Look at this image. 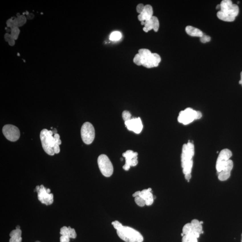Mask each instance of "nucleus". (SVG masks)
Instances as JSON below:
<instances>
[{
  "instance_id": "25",
  "label": "nucleus",
  "mask_w": 242,
  "mask_h": 242,
  "mask_svg": "<svg viewBox=\"0 0 242 242\" xmlns=\"http://www.w3.org/2000/svg\"><path fill=\"white\" fill-rule=\"evenodd\" d=\"M145 27L143 29V30L145 32H149V30L153 29V24L152 21V18L151 19L145 21Z\"/></svg>"
},
{
  "instance_id": "47",
  "label": "nucleus",
  "mask_w": 242,
  "mask_h": 242,
  "mask_svg": "<svg viewBox=\"0 0 242 242\" xmlns=\"http://www.w3.org/2000/svg\"><path fill=\"white\" fill-rule=\"evenodd\" d=\"M16 229H20V227H19V225H18V226L16 227Z\"/></svg>"
},
{
  "instance_id": "8",
  "label": "nucleus",
  "mask_w": 242,
  "mask_h": 242,
  "mask_svg": "<svg viewBox=\"0 0 242 242\" xmlns=\"http://www.w3.org/2000/svg\"><path fill=\"white\" fill-rule=\"evenodd\" d=\"M2 132L5 137L11 141H16L20 137L19 130L14 125L7 124L4 126Z\"/></svg>"
},
{
  "instance_id": "22",
  "label": "nucleus",
  "mask_w": 242,
  "mask_h": 242,
  "mask_svg": "<svg viewBox=\"0 0 242 242\" xmlns=\"http://www.w3.org/2000/svg\"><path fill=\"white\" fill-rule=\"evenodd\" d=\"M196 236L192 234L184 235L182 237V242H198Z\"/></svg>"
},
{
  "instance_id": "2",
  "label": "nucleus",
  "mask_w": 242,
  "mask_h": 242,
  "mask_svg": "<svg viewBox=\"0 0 242 242\" xmlns=\"http://www.w3.org/2000/svg\"><path fill=\"white\" fill-rule=\"evenodd\" d=\"M97 162L100 171L104 176L109 177L112 175L113 172V166L106 155L101 154L99 156L98 158Z\"/></svg>"
},
{
  "instance_id": "28",
  "label": "nucleus",
  "mask_w": 242,
  "mask_h": 242,
  "mask_svg": "<svg viewBox=\"0 0 242 242\" xmlns=\"http://www.w3.org/2000/svg\"><path fill=\"white\" fill-rule=\"evenodd\" d=\"M135 201L136 204L140 207H144L145 206L146 203L145 200L140 196H136L135 197Z\"/></svg>"
},
{
  "instance_id": "27",
  "label": "nucleus",
  "mask_w": 242,
  "mask_h": 242,
  "mask_svg": "<svg viewBox=\"0 0 242 242\" xmlns=\"http://www.w3.org/2000/svg\"><path fill=\"white\" fill-rule=\"evenodd\" d=\"M152 24H153V29L155 32L158 31L159 27V23L157 17L152 16Z\"/></svg>"
},
{
  "instance_id": "20",
  "label": "nucleus",
  "mask_w": 242,
  "mask_h": 242,
  "mask_svg": "<svg viewBox=\"0 0 242 242\" xmlns=\"http://www.w3.org/2000/svg\"><path fill=\"white\" fill-rule=\"evenodd\" d=\"M27 18L24 15H19L15 19H13V27H19L22 26L26 23Z\"/></svg>"
},
{
  "instance_id": "34",
  "label": "nucleus",
  "mask_w": 242,
  "mask_h": 242,
  "mask_svg": "<svg viewBox=\"0 0 242 242\" xmlns=\"http://www.w3.org/2000/svg\"><path fill=\"white\" fill-rule=\"evenodd\" d=\"M200 41L203 43H206V42H210V37L207 35H203L200 38Z\"/></svg>"
},
{
  "instance_id": "3",
  "label": "nucleus",
  "mask_w": 242,
  "mask_h": 242,
  "mask_svg": "<svg viewBox=\"0 0 242 242\" xmlns=\"http://www.w3.org/2000/svg\"><path fill=\"white\" fill-rule=\"evenodd\" d=\"M194 155V145L189 141L187 144H184L182 146L181 155L182 167V168L188 165H193L192 157Z\"/></svg>"
},
{
  "instance_id": "29",
  "label": "nucleus",
  "mask_w": 242,
  "mask_h": 242,
  "mask_svg": "<svg viewBox=\"0 0 242 242\" xmlns=\"http://www.w3.org/2000/svg\"><path fill=\"white\" fill-rule=\"evenodd\" d=\"M134 62L138 66H141L142 65L143 60L142 58L141 57V56L138 54L135 55V56L134 59H133Z\"/></svg>"
},
{
  "instance_id": "40",
  "label": "nucleus",
  "mask_w": 242,
  "mask_h": 242,
  "mask_svg": "<svg viewBox=\"0 0 242 242\" xmlns=\"http://www.w3.org/2000/svg\"><path fill=\"white\" fill-rule=\"evenodd\" d=\"M202 117V113L200 112V111H197V113H196V119H200Z\"/></svg>"
},
{
  "instance_id": "5",
  "label": "nucleus",
  "mask_w": 242,
  "mask_h": 242,
  "mask_svg": "<svg viewBox=\"0 0 242 242\" xmlns=\"http://www.w3.org/2000/svg\"><path fill=\"white\" fill-rule=\"evenodd\" d=\"M203 232L202 225L197 219L192 220L191 223L185 225L182 228V233L184 235L192 234L196 236L197 238H199L200 234H203Z\"/></svg>"
},
{
  "instance_id": "30",
  "label": "nucleus",
  "mask_w": 242,
  "mask_h": 242,
  "mask_svg": "<svg viewBox=\"0 0 242 242\" xmlns=\"http://www.w3.org/2000/svg\"><path fill=\"white\" fill-rule=\"evenodd\" d=\"M60 233V234L62 235L69 237V227H67L66 226H63L61 228Z\"/></svg>"
},
{
  "instance_id": "16",
  "label": "nucleus",
  "mask_w": 242,
  "mask_h": 242,
  "mask_svg": "<svg viewBox=\"0 0 242 242\" xmlns=\"http://www.w3.org/2000/svg\"><path fill=\"white\" fill-rule=\"evenodd\" d=\"M161 61V58L159 55L154 53L150 57L146 59L143 62L142 66L147 68L157 67Z\"/></svg>"
},
{
  "instance_id": "33",
  "label": "nucleus",
  "mask_w": 242,
  "mask_h": 242,
  "mask_svg": "<svg viewBox=\"0 0 242 242\" xmlns=\"http://www.w3.org/2000/svg\"><path fill=\"white\" fill-rule=\"evenodd\" d=\"M70 229L69 233V237L70 238H72V239H75L77 235L76 233V231L74 230V229L71 228L69 226Z\"/></svg>"
},
{
  "instance_id": "48",
  "label": "nucleus",
  "mask_w": 242,
  "mask_h": 242,
  "mask_svg": "<svg viewBox=\"0 0 242 242\" xmlns=\"http://www.w3.org/2000/svg\"><path fill=\"white\" fill-rule=\"evenodd\" d=\"M200 223L201 224H202L203 223V222L202 221H200Z\"/></svg>"
},
{
  "instance_id": "37",
  "label": "nucleus",
  "mask_w": 242,
  "mask_h": 242,
  "mask_svg": "<svg viewBox=\"0 0 242 242\" xmlns=\"http://www.w3.org/2000/svg\"><path fill=\"white\" fill-rule=\"evenodd\" d=\"M70 239L69 237L62 235L60 238V242H69Z\"/></svg>"
},
{
  "instance_id": "49",
  "label": "nucleus",
  "mask_w": 242,
  "mask_h": 242,
  "mask_svg": "<svg viewBox=\"0 0 242 242\" xmlns=\"http://www.w3.org/2000/svg\"><path fill=\"white\" fill-rule=\"evenodd\" d=\"M241 242H242V238H241Z\"/></svg>"
},
{
  "instance_id": "45",
  "label": "nucleus",
  "mask_w": 242,
  "mask_h": 242,
  "mask_svg": "<svg viewBox=\"0 0 242 242\" xmlns=\"http://www.w3.org/2000/svg\"><path fill=\"white\" fill-rule=\"evenodd\" d=\"M52 131L54 134H57V129H54V130H52Z\"/></svg>"
},
{
  "instance_id": "32",
  "label": "nucleus",
  "mask_w": 242,
  "mask_h": 242,
  "mask_svg": "<svg viewBox=\"0 0 242 242\" xmlns=\"http://www.w3.org/2000/svg\"><path fill=\"white\" fill-rule=\"evenodd\" d=\"M112 224L113 225L114 228L117 231L120 228H121L123 226V225L122 224V223H121L120 222H119L117 221H113L112 222Z\"/></svg>"
},
{
  "instance_id": "26",
  "label": "nucleus",
  "mask_w": 242,
  "mask_h": 242,
  "mask_svg": "<svg viewBox=\"0 0 242 242\" xmlns=\"http://www.w3.org/2000/svg\"><path fill=\"white\" fill-rule=\"evenodd\" d=\"M122 37V34L119 32H114L112 33L109 36V39L112 41L119 40Z\"/></svg>"
},
{
  "instance_id": "46",
  "label": "nucleus",
  "mask_w": 242,
  "mask_h": 242,
  "mask_svg": "<svg viewBox=\"0 0 242 242\" xmlns=\"http://www.w3.org/2000/svg\"><path fill=\"white\" fill-rule=\"evenodd\" d=\"M221 8V6H220V5H217L216 7V9H219Z\"/></svg>"
},
{
  "instance_id": "24",
  "label": "nucleus",
  "mask_w": 242,
  "mask_h": 242,
  "mask_svg": "<svg viewBox=\"0 0 242 242\" xmlns=\"http://www.w3.org/2000/svg\"><path fill=\"white\" fill-rule=\"evenodd\" d=\"M19 33H20V30L19 27H14L11 28V36L12 38L14 40H16L18 39Z\"/></svg>"
},
{
  "instance_id": "21",
  "label": "nucleus",
  "mask_w": 242,
  "mask_h": 242,
  "mask_svg": "<svg viewBox=\"0 0 242 242\" xmlns=\"http://www.w3.org/2000/svg\"><path fill=\"white\" fill-rule=\"evenodd\" d=\"M217 17L221 20L225 22H233L235 20V18L230 17L227 15L224 14L220 11L217 13Z\"/></svg>"
},
{
  "instance_id": "9",
  "label": "nucleus",
  "mask_w": 242,
  "mask_h": 242,
  "mask_svg": "<svg viewBox=\"0 0 242 242\" xmlns=\"http://www.w3.org/2000/svg\"><path fill=\"white\" fill-rule=\"evenodd\" d=\"M50 135H52L49 134L47 129H44L40 131V138L43 149L45 152L50 156H53L55 153L54 149L51 146Z\"/></svg>"
},
{
  "instance_id": "41",
  "label": "nucleus",
  "mask_w": 242,
  "mask_h": 242,
  "mask_svg": "<svg viewBox=\"0 0 242 242\" xmlns=\"http://www.w3.org/2000/svg\"><path fill=\"white\" fill-rule=\"evenodd\" d=\"M191 177H192L191 174H185V178L188 181V182L189 181V180L191 179Z\"/></svg>"
},
{
  "instance_id": "18",
  "label": "nucleus",
  "mask_w": 242,
  "mask_h": 242,
  "mask_svg": "<svg viewBox=\"0 0 242 242\" xmlns=\"http://www.w3.org/2000/svg\"><path fill=\"white\" fill-rule=\"evenodd\" d=\"M186 32L188 35L192 36L199 37L200 38L204 35L200 30L191 26H188L186 27Z\"/></svg>"
},
{
  "instance_id": "4",
  "label": "nucleus",
  "mask_w": 242,
  "mask_h": 242,
  "mask_svg": "<svg viewBox=\"0 0 242 242\" xmlns=\"http://www.w3.org/2000/svg\"><path fill=\"white\" fill-rule=\"evenodd\" d=\"M81 135L82 140L85 144H91L95 136V131L93 125L89 122L84 123L81 129Z\"/></svg>"
},
{
  "instance_id": "14",
  "label": "nucleus",
  "mask_w": 242,
  "mask_h": 242,
  "mask_svg": "<svg viewBox=\"0 0 242 242\" xmlns=\"http://www.w3.org/2000/svg\"><path fill=\"white\" fill-rule=\"evenodd\" d=\"M151 191L152 189L151 188H149L141 191H137L134 193L132 196L134 197L137 196H140L145 200L146 206H151L153 204L154 199Z\"/></svg>"
},
{
  "instance_id": "13",
  "label": "nucleus",
  "mask_w": 242,
  "mask_h": 242,
  "mask_svg": "<svg viewBox=\"0 0 242 242\" xmlns=\"http://www.w3.org/2000/svg\"><path fill=\"white\" fill-rule=\"evenodd\" d=\"M125 124L128 130L137 134L141 132L143 128L140 117H132L131 119L125 122Z\"/></svg>"
},
{
  "instance_id": "12",
  "label": "nucleus",
  "mask_w": 242,
  "mask_h": 242,
  "mask_svg": "<svg viewBox=\"0 0 242 242\" xmlns=\"http://www.w3.org/2000/svg\"><path fill=\"white\" fill-rule=\"evenodd\" d=\"M232 155V152L228 149H224L219 153L216 162V168L217 172L221 171L223 167Z\"/></svg>"
},
{
  "instance_id": "10",
  "label": "nucleus",
  "mask_w": 242,
  "mask_h": 242,
  "mask_svg": "<svg viewBox=\"0 0 242 242\" xmlns=\"http://www.w3.org/2000/svg\"><path fill=\"white\" fill-rule=\"evenodd\" d=\"M36 190L38 193V200L42 203L47 206L52 204L54 201L53 194L48 192L47 189H46L43 185L40 186H36Z\"/></svg>"
},
{
  "instance_id": "43",
  "label": "nucleus",
  "mask_w": 242,
  "mask_h": 242,
  "mask_svg": "<svg viewBox=\"0 0 242 242\" xmlns=\"http://www.w3.org/2000/svg\"><path fill=\"white\" fill-rule=\"evenodd\" d=\"M27 19H33L34 17V15L32 14H29L27 15Z\"/></svg>"
},
{
  "instance_id": "39",
  "label": "nucleus",
  "mask_w": 242,
  "mask_h": 242,
  "mask_svg": "<svg viewBox=\"0 0 242 242\" xmlns=\"http://www.w3.org/2000/svg\"><path fill=\"white\" fill-rule=\"evenodd\" d=\"M12 38L11 37V34L7 33L5 34V41H7V42H8Z\"/></svg>"
},
{
  "instance_id": "11",
  "label": "nucleus",
  "mask_w": 242,
  "mask_h": 242,
  "mask_svg": "<svg viewBox=\"0 0 242 242\" xmlns=\"http://www.w3.org/2000/svg\"><path fill=\"white\" fill-rule=\"evenodd\" d=\"M138 154L137 152H133L132 150H129L124 152L123 156L125 157L126 162L123 166V169L126 171H128L131 166H135L137 165Z\"/></svg>"
},
{
  "instance_id": "15",
  "label": "nucleus",
  "mask_w": 242,
  "mask_h": 242,
  "mask_svg": "<svg viewBox=\"0 0 242 242\" xmlns=\"http://www.w3.org/2000/svg\"><path fill=\"white\" fill-rule=\"evenodd\" d=\"M233 167V162L232 160H229L223 167L221 171L218 173V178L219 180L224 181L227 180L231 176V171Z\"/></svg>"
},
{
  "instance_id": "19",
  "label": "nucleus",
  "mask_w": 242,
  "mask_h": 242,
  "mask_svg": "<svg viewBox=\"0 0 242 242\" xmlns=\"http://www.w3.org/2000/svg\"><path fill=\"white\" fill-rule=\"evenodd\" d=\"M22 231L20 229H16L11 232L10 234V242H21L22 239L21 237Z\"/></svg>"
},
{
  "instance_id": "35",
  "label": "nucleus",
  "mask_w": 242,
  "mask_h": 242,
  "mask_svg": "<svg viewBox=\"0 0 242 242\" xmlns=\"http://www.w3.org/2000/svg\"><path fill=\"white\" fill-rule=\"evenodd\" d=\"M54 138L55 142V144L60 145L62 144V141L61 139H60V135L58 134H56L54 135Z\"/></svg>"
},
{
  "instance_id": "38",
  "label": "nucleus",
  "mask_w": 242,
  "mask_h": 242,
  "mask_svg": "<svg viewBox=\"0 0 242 242\" xmlns=\"http://www.w3.org/2000/svg\"><path fill=\"white\" fill-rule=\"evenodd\" d=\"M53 149H54V153H56V154H58V153L60 152V149L59 145H57V144H55L54 146Z\"/></svg>"
},
{
  "instance_id": "7",
  "label": "nucleus",
  "mask_w": 242,
  "mask_h": 242,
  "mask_svg": "<svg viewBox=\"0 0 242 242\" xmlns=\"http://www.w3.org/2000/svg\"><path fill=\"white\" fill-rule=\"evenodd\" d=\"M196 113L197 111L193 110L192 108H187L179 113L178 121L179 123L184 125H188L196 120Z\"/></svg>"
},
{
  "instance_id": "36",
  "label": "nucleus",
  "mask_w": 242,
  "mask_h": 242,
  "mask_svg": "<svg viewBox=\"0 0 242 242\" xmlns=\"http://www.w3.org/2000/svg\"><path fill=\"white\" fill-rule=\"evenodd\" d=\"M145 7V5L142 4H139L137 6V7H136V11H137L138 13H139V14H141L143 11H144Z\"/></svg>"
},
{
  "instance_id": "6",
  "label": "nucleus",
  "mask_w": 242,
  "mask_h": 242,
  "mask_svg": "<svg viewBox=\"0 0 242 242\" xmlns=\"http://www.w3.org/2000/svg\"><path fill=\"white\" fill-rule=\"evenodd\" d=\"M220 6V11L230 17L235 19L239 14V7L236 4H233L231 0H223Z\"/></svg>"
},
{
  "instance_id": "17",
  "label": "nucleus",
  "mask_w": 242,
  "mask_h": 242,
  "mask_svg": "<svg viewBox=\"0 0 242 242\" xmlns=\"http://www.w3.org/2000/svg\"><path fill=\"white\" fill-rule=\"evenodd\" d=\"M153 9L149 5H145L144 11L138 16L139 20L141 22L147 21L151 19L153 16Z\"/></svg>"
},
{
  "instance_id": "23",
  "label": "nucleus",
  "mask_w": 242,
  "mask_h": 242,
  "mask_svg": "<svg viewBox=\"0 0 242 242\" xmlns=\"http://www.w3.org/2000/svg\"><path fill=\"white\" fill-rule=\"evenodd\" d=\"M138 54L141 56V57L142 58L143 62L144 60L150 57L152 53L149 49L142 48V49H139V50Z\"/></svg>"
},
{
  "instance_id": "50",
  "label": "nucleus",
  "mask_w": 242,
  "mask_h": 242,
  "mask_svg": "<svg viewBox=\"0 0 242 242\" xmlns=\"http://www.w3.org/2000/svg\"><path fill=\"white\" fill-rule=\"evenodd\" d=\"M40 242V241H36V242Z\"/></svg>"
},
{
  "instance_id": "44",
  "label": "nucleus",
  "mask_w": 242,
  "mask_h": 242,
  "mask_svg": "<svg viewBox=\"0 0 242 242\" xmlns=\"http://www.w3.org/2000/svg\"><path fill=\"white\" fill-rule=\"evenodd\" d=\"M240 75H241V80H240L239 81V84L242 85V71L241 72V74H240Z\"/></svg>"
},
{
  "instance_id": "31",
  "label": "nucleus",
  "mask_w": 242,
  "mask_h": 242,
  "mask_svg": "<svg viewBox=\"0 0 242 242\" xmlns=\"http://www.w3.org/2000/svg\"><path fill=\"white\" fill-rule=\"evenodd\" d=\"M122 117H123V119L125 122L130 120L132 119L131 113H130L129 111H127V110L123 112Z\"/></svg>"
},
{
  "instance_id": "1",
  "label": "nucleus",
  "mask_w": 242,
  "mask_h": 242,
  "mask_svg": "<svg viewBox=\"0 0 242 242\" xmlns=\"http://www.w3.org/2000/svg\"><path fill=\"white\" fill-rule=\"evenodd\" d=\"M119 237L126 242H143L142 235L134 229L129 226H124L117 231Z\"/></svg>"
},
{
  "instance_id": "42",
  "label": "nucleus",
  "mask_w": 242,
  "mask_h": 242,
  "mask_svg": "<svg viewBox=\"0 0 242 242\" xmlns=\"http://www.w3.org/2000/svg\"><path fill=\"white\" fill-rule=\"evenodd\" d=\"M9 44L11 46H14L15 44V40L12 38L10 41L8 42Z\"/></svg>"
}]
</instances>
